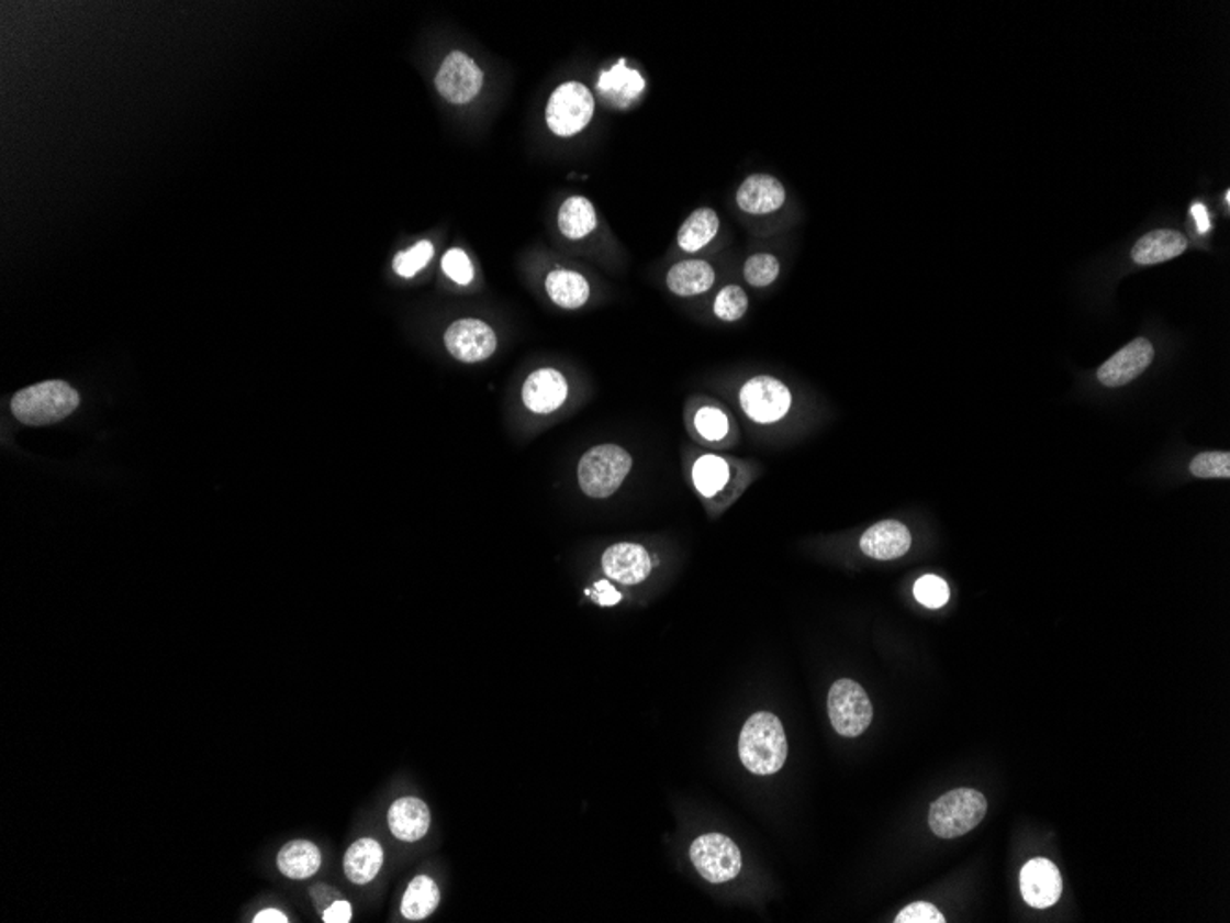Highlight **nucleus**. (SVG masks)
Listing matches in <instances>:
<instances>
[{
	"label": "nucleus",
	"instance_id": "obj_26",
	"mask_svg": "<svg viewBox=\"0 0 1230 923\" xmlns=\"http://www.w3.org/2000/svg\"><path fill=\"white\" fill-rule=\"evenodd\" d=\"M597 227V212L584 196H571L559 211V229L566 238L582 240Z\"/></svg>",
	"mask_w": 1230,
	"mask_h": 923
},
{
	"label": "nucleus",
	"instance_id": "obj_11",
	"mask_svg": "<svg viewBox=\"0 0 1230 923\" xmlns=\"http://www.w3.org/2000/svg\"><path fill=\"white\" fill-rule=\"evenodd\" d=\"M1153 356V345L1145 337H1137L1099 367L1098 380L1107 388H1122L1150 367Z\"/></svg>",
	"mask_w": 1230,
	"mask_h": 923
},
{
	"label": "nucleus",
	"instance_id": "obj_12",
	"mask_svg": "<svg viewBox=\"0 0 1230 923\" xmlns=\"http://www.w3.org/2000/svg\"><path fill=\"white\" fill-rule=\"evenodd\" d=\"M1063 881L1054 863L1049 859H1031L1020 870V892L1026 903L1036 909H1049L1061 898Z\"/></svg>",
	"mask_w": 1230,
	"mask_h": 923
},
{
	"label": "nucleus",
	"instance_id": "obj_14",
	"mask_svg": "<svg viewBox=\"0 0 1230 923\" xmlns=\"http://www.w3.org/2000/svg\"><path fill=\"white\" fill-rule=\"evenodd\" d=\"M603 570L610 579L623 585H638L650 576L652 563L644 546L622 542L610 546L603 555Z\"/></svg>",
	"mask_w": 1230,
	"mask_h": 923
},
{
	"label": "nucleus",
	"instance_id": "obj_36",
	"mask_svg": "<svg viewBox=\"0 0 1230 923\" xmlns=\"http://www.w3.org/2000/svg\"><path fill=\"white\" fill-rule=\"evenodd\" d=\"M323 922L325 923H350L353 922V905L347 900H334L331 905L326 907L323 911Z\"/></svg>",
	"mask_w": 1230,
	"mask_h": 923
},
{
	"label": "nucleus",
	"instance_id": "obj_32",
	"mask_svg": "<svg viewBox=\"0 0 1230 923\" xmlns=\"http://www.w3.org/2000/svg\"><path fill=\"white\" fill-rule=\"evenodd\" d=\"M914 596L927 609H941L951 598V592H949V585L941 577L923 576L914 585Z\"/></svg>",
	"mask_w": 1230,
	"mask_h": 923
},
{
	"label": "nucleus",
	"instance_id": "obj_15",
	"mask_svg": "<svg viewBox=\"0 0 1230 923\" xmlns=\"http://www.w3.org/2000/svg\"><path fill=\"white\" fill-rule=\"evenodd\" d=\"M647 81L639 70L628 67L625 59H619L612 69L604 70L599 76L597 92L604 102L615 109H627L633 105L645 92Z\"/></svg>",
	"mask_w": 1230,
	"mask_h": 923
},
{
	"label": "nucleus",
	"instance_id": "obj_25",
	"mask_svg": "<svg viewBox=\"0 0 1230 923\" xmlns=\"http://www.w3.org/2000/svg\"><path fill=\"white\" fill-rule=\"evenodd\" d=\"M439 901V887L434 879L429 876H416L405 889L404 898L400 903V912L405 920L421 922V920H426L437 911Z\"/></svg>",
	"mask_w": 1230,
	"mask_h": 923
},
{
	"label": "nucleus",
	"instance_id": "obj_3",
	"mask_svg": "<svg viewBox=\"0 0 1230 923\" xmlns=\"http://www.w3.org/2000/svg\"><path fill=\"white\" fill-rule=\"evenodd\" d=\"M987 800L976 789H954L930 805L929 826L940 838L962 837L984 821Z\"/></svg>",
	"mask_w": 1230,
	"mask_h": 923
},
{
	"label": "nucleus",
	"instance_id": "obj_37",
	"mask_svg": "<svg viewBox=\"0 0 1230 923\" xmlns=\"http://www.w3.org/2000/svg\"><path fill=\"white\" fill-rule=\"evenodd\" d=\"M586 593L588 596H592L595 603L603 604V607H612V604L622 601V593L617 592V590H615L608 581H604V579L595 582L592 590H588Z\"/></svg>",
	"mask_w": 1230,
	"mask_h": 923
},
{
	"label": "nucleus",
	"instance_id": "obj_16",
	"mask_svg": "<svg viewBox=\"0 0 1230 923\" xmlns=\"http://www.w3.org/2000/svg\"><path fill=\"white\" fill-rule=\"evenodd\" d=\"M522 397L527 410L547 415L564 404L568 399V382L557 369H540L525 380Z\"/></svg>",
	"mask_w": 1230,
	"mask_h": 923
},
{
	"label": "nucleus",
	"instance_id": "obj_2",
	"mask_svg": "<svg viewBox=\"0 0 1230 923\" xmlns=\"http://www.w3.org/2000/svg\"><path fill=\"white\" fill-rule=\"evenodd\" d=\"M80 405V394L62 380L35 383L12 399L15 419L29 426H45L64 421Z\"/></svg>",
	"mask_w": 1230,
	"mask_h": 923
},
{
	"label": "nucleus",
	"instance_id": "obj_28",
	"mask_svg": "<svg viewBox=\"0 0 1230 923\" xmlns=\"http://www.w3.org/2000/svg\"><path fill=\"white\" fill-rule=\"evenodd\" d=\"M748 307H750V301H748L747 291L742 290L741 286L728 285L718 291L715 304H713V312L718 320L734 323V321L745 318Z\"/></svg>",
	"mask_w": 1230,
	"mask_h": 923
},
{
	"label": "nucleus",
	"instance_id": "obj_22",
	"mask_svg": "<svg viewBox=\"0 0 1230 923\" xmlns=\"http://www.w3.org/2000/svg\"><path fill=\"white\" fill-rule=\"evenodd\" d=\"M715 269L706 260H682L667 274V286L674 296L695 297L712 288Z\"/></svg>",
	"mask_w": 1230,
	"mask_h": 923
},
{
	"label": "nucleus",
	"instance_id": "obj_29",
	"mask_svg": "<svg viewBox=\"0 0 1230 923\" xmlns=\"http://www.w3.org/2000/svg\"><path fill=\"white\" fill-rule=\"evenodd\" d=\"M780 260L770 253H756L747 258L742 275L753 288H767L780 277Z\"/></svg>",
	"mask_w": 1230,
	"mask_h": 923
},
{
	"label": "nucleus",
	"instance_id": "obj_20",
	"mask_svg": "<svg viewBox=\"0 0 1230 923\" xmlns=\"http://www.w3.org/2000/svg\"><path fill=\"white\" fill-rule=\"evenodd\" d=\"M383 867V848L377 838L364 837L348 846L343 859V870L354 885H369Z\"/></svg>",
	"mask_w": 1230,
	"mask_h": 923
},
{
	"label": "nucleus",
	"instance_id": "obj_23",
	"mask_svg": "<svg viewBox=\"0 0 1230 923\" xmlns=\"http://www.w3.org/2000/svg\"><path fill=\"white\" fill-rule=\"evenodd\" d=\"M546 291L557 307L566 310L584 307L590 299L588 280L571 269H555L547 275Z\"/></svg>",
	"mask_w": 1230,
	"mask_h": 923
},
{
	"label": "nucleus",
	"instance_id": "obj_38",
	"mask_svg": "<svg viewBox=\"0 0 1230 923\" xmlns=\"http://www.w3.org/2000/svg\"><path fill=\"white\" fill-rule=\"evenodd\" d=\"M255 923H288V916L279 909H264L258 912L257 916L253 918Z\"/></svg>",
	"mask_w": 1230,
	"mask_h": 923
},
{
	"label": "nucleus",
	"instance_id": "obj_6",
	"mask_svg": "<svg viewBox=\"0 0 1230 923\" xmlns=\"http://www.w3.org/2000/svg\"><path fill=\"white\" fill-rule=\"evenodd\" d=\"M827 712L832 729L843 737H859L872 724V701L862 686L851 679L837 680L831 686L827 697Z\"/></svg>",
	"mask_w": 1230,
	"mask_h": 923
},
{
	"label": "nucleus",
	"instance_id": "obj_4",
	"mask_svg": "<svg viewBox=\"0 0 1230 923\" xmlns=\"http://www.w3.org/2000/svg\"><path fill=\"white\" fill-rule=\"evenodd\" d=\"M633 468V457L622 446L601 445L588 451L579 463V483L586 497L608 498L622 487Z\"/></svg>",
	"mask_w": 1230,
	"mask_h": 923
},
{
	"label": "nucleus",
	"instance_id": "obj_5",
	"mask_svg": "<svg viewBox=\"0 0 1230 923\" xmlns=\"http://www.w3.org/2000/svg\"><path fill=\"white\" fill-rule=\"evenodd\" d=\"M595 113V100L581 81H566L549 97L546 122L557 137H575L586 130Z\"/></svg>",
	"mask_w": 1230,
	"mask_h": 923
},
{
	"label": "nucleus",
	"instance_id": "obj_27",
	"mask_svg": "<svg viewBox=\"0 0 1230 923\" xmlns=\"http://www.w3.org/2000/svg\"><path fill=\"white\" fill-rule=\"evenodd\" d=\"M729 467L723 457L702 456L693 467V483L702 497H715L728 483Z\"/></svg>",
	"mask_w": 1230,
	"mask_h": 923
},
{
	"label": "nucleus",
	"instance_id": "obj_35",
	"mask_svg": "<svg viewBox=\"0 0 1230 923\" xmlns=\"http://www.w3.org/2000/svg\"><path fill=\"white\" fill-rule=\"evenodd\" d=\"M895 923H946V916L932 903L917 901V903L905 907L895 916Z\"/></svg>",
	"mask_w": 1230,
	"mask_h": 923
},
{
	"label": "nucleus",
	"instance_id": "obj_24",
	"mask_svg": "<svg viewBox=\"0 0 1230 923\" xmlns=\"http://www.w3.org/2000/svg\"><path fill=\"white\" fill-rule=\"evenodd\" d=\"M718 231H720V218L717 212L709 207H702L685 218L677 242L680 249H684L685 253L701 252L717 236Z\"/></svg>",
	"mask_w": 1230,
	"mask_h": 923
},
{
	"label": "nucleus",
	"instance_id": "obj_17",
	"mask_svg": "<svg viewBox=\"0 0 1230 923\" xmlns=\"http://www.w3.org/2000/svg\"><path fill=\"white\" fill-rule=\"evenodd\" d=\"M910 546V531L895 520H883L860 536L862 553L877 560L899 559Z\"/></svg>",
	"mask_w": 1230,
	"mask_h": 923
},
{
	"label": "nucleus",
	"instance_id": "obj_18",
	"mask_svg": "<svg viewBox=\"0 0 1230 923\" xmlns=\"http://www.w3.org/2000/svg\"><path fill=\"white\" fill-rule=\"evenodd\" d=\"M388 824L394 838L402 843H416L429 832L432 813L421 798H399L389 808Z\"/></svg>",
	"mask_w": 1230,
	"mask_h": 923
},
{
	"label": "nucleus",
	"instance_id": "obj_10",
	"mask_svg": "<svg viewBox=\"0 0 1230 923\" xmlns=\"http://www.w3.org/2000/svg\"><path fill=\"white\" fill-rule=\"evenodd\" d=\"M445 345L454 358L465 364H476L496 353L494 331L479 320H459L445 334Z\"/></svg>",
	"mask_w": 1230,
	"mask_h": 923
},
{
	"label": "nucleus",
	"instance_id": "obj_31",
	"mask_svg": "<svg viewBox=\"0 0 1230 923\" xmlns=\"http://www.w3.org/2000/svg\"><path fill=\"white\" fill-rule=\"evenodd\" d=\"M1190 472L1199 479H1229V452H1201L1190 463Z\"/></svg>",
	"mask_w": 1230,
	"mask_h": 923
},
{
	"label": "nucleus",
	"instance_id": "obj_7",
	"mask_svg": "<svg viewBox=\"0 0 1230 923\" xmlns=\"http://www.w3.org/2000/svg\"><path fill=\"white\" fill-rule=\"evenodd\" d=\"M690 857L696 872L709 883H726L741 872V849L723 833H706L695 838V843L691 844Z\"/></svg>",
	"mask_w": 1230,
	"mask_h": 923
},
{
	"label": "nucleus",
	"instance_id": "obj_33",
	"mask_svg": "<svg viewBox=\"0 0 1230 923\" xmlns=\"http://www.w3.org/2000/svg\"><path fill=\"white\" fill-rule=\"evenodd\" d=\"M698 434L707 441H720L728 434V416L715 405H704L695 416Z\"/></svg>",
	"mask_w": 1230,
	"mask_h": 923
},
{
	"label": "nucleus",
	"instance_id": "obj_9",
	"mask_svg": "<svg viewBox=\"0 0 1230 923\" xmlns=\"http://www.w3.org/2000/svg\"><path fill=\"white\" fill-rule=\"evenodd\" d=\"M435 86L448 102H472L483 87V73L465 52H451L440 65Z\"/></svg>",
	"mask_w": 1230,
	"mask_h": 923
},
{
	"label": "nucleus",
	"instance_id": "obj_1",
	"mask_svg": "<svg viewBox=\"0 0 1230 923\" xmlns=\"http://www.w3.org/2000/svg\"><path fill=\"white\" fill-rule=\"evenodd\" d=\"M789 754L785 730L774 713H753L739 735V758L753 775H774Z\"/></svg>",
	"mask_w": 1230,
	"mask_h": 923
},
{
	"label": "nucleus",
	"instance_id": "obj_13",
	"mask_svg": "<svg viewBox=\"0 0 1230 923\" xmlns=\"http://www.w3.org/2000/svg\"><path fill=\"white\" fill-rule=\"evenodd\" d=\"M786 190L778 177L770 174H752L739 185L735 192V203L750 216H767L785 205Z\"/></svg>",
	"mask_w": 1230,
	"mask_h": 923
},
{
	"label": "nucleus",
	"instance_id": "obj_30",
	"mask_svg": "<svg viewBox=\"0 0 1230 923\" xmlns=\"http://www.w3.org/2000/svg\"><path fill=\"white\" fill-rule=\"evenodd\" d=\"M434 258V244L422 240L418 244L413 245L407 252H402L394 257L393 268L400 277L411 279L415 277L421 269L426 268L429 260Z\"/></svg>",
	"mask_w": 1230,
	"mask_h": 923
},
{
	"label": "nucleus",
	"instance_id": "obj_39",
	"mask_svg": "<svg viewBox=\"0 0 1230 923\" xmlns=\"http://www.w3.org/2000/svg\"><path fill=\"white\" fill-rule=\"evenodd\" d=\"M1192 216L1196 220L1199 233L1208 231V227H1210V220H1208L1207 207L1203 205V203H1194V207H1192Z\"/></svg>",
	"mask_w": 1230,
	"mask_h": 923
},
{
	"label": "nucleus",
	"instance_id": "obj_8",
	"mask_svg": "<svg viewBox=\"0 0 1230 923\" xmlns=\"http://www.w3.org/2000/svg\"><path fill=\"white\" fill-rule=\"evenodd\" d=\"M745 413L759 424H772L789 413L792 405L791 389L774 377L759 375L748 380L739 393Z\"/></svg>",
	"mask_w": 1230,
	"mask_h": 923
},
{
	"label": "nucleus",
	"instance_id": "obj_19",
	"mask_svg": "<svg viewBox=\"0 0 1230 923\" xmlns=\"http://www.w3.org/2000/svg\"><path fill=\"white\" fill-rule=\"evenodd\" d=\"M1186 247H1188V240L1185 234H1181L1175 229H1156L1134 244L1131 257L1140 266H1151L1179 257L1186 252Z\"/></svg>",
	"mask_w": 1230,
	"mask_h": 923
},
{
	"label": "nucleus",
	"instance_id": "obj_21",
	"mask_svg": "<svg viewBox=\"0 0 1230 923\" xmlns=\"http://www.w3.org/2000/svg\"><path fill=\"white\" fill-rule=\"evenodd\" d=\"M323 865V855L320 848L310 841H291L280 848L277 855V867L280 874L288 879L304 881L320 872Z\"/></svg>",
	"mask_w": 1230,
	"mask_h": 923
},
{
	"label": "nucleus",
	"instance_id": "obj_34",
	"mask_svg": "<svg viewBox=\"0 0 1230 923\" xmlns=\"http://www.w3.org/2000/svg\"><path fill=\"white\" fill-rule=\"evenodd\" d=\"M443 269L457 285L467 286L473 280V266L462 249H450L443 257Z\"/></svg>",
	"mask_w": 1230,
	"mask_h": 923
}]
</instances>
